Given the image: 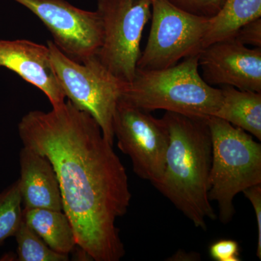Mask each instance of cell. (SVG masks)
I'll list each match as a JSON object with an SVG mask.
<instances>
[{"label": "cell", "mask_w": 261, "mask_h": 261, "mask_svg": "<svg viewBox=\"0 0 261 261\" xmlns=\"http://www.w3.org/2000/svg\"><path fill=\"white\" fill-rule=\"evenodd\" d=\"M18 130L24 147L53 165L77 246L92 260L123 258L126 250L116 224L132 200L128 176L93 117L65 101L48 112L29 111Z\"/></svg>", "instance_id": "6da1fadb"}, {"label": "cell", "mask_w": 261, "mask_h": 261, "mask_svg": "<svg viewBox=\"0 0 261 261\" xmlns=\"http://www.w3.org/2000/svg\"><path fill=\"white\" fill-rule=\"evenodd\" d=\"M170 141L164 171L154 187L195 227L207 230L216 214L209 199L212 140L207 118L166 112Z\"/></svg>", "instance_id": "7a4b0ae2"}, {"label": "cell", "mask_w": 261, "mask_h": 261, "mask_svg": "<svg viewBox=\"0 0 261 261\" xmlns=\"http://www.w3.org/2000/svg\"><path fill=\"white\" fill-rule=\"evenodd\" d=\"M199 55L164 69H137L121 99L147 112L164 110L206 119L221 106L222 92L206 83L199 72Z\"/></svg>", "instance_id": "3957f363"}, {"label": "cell", "mask_w": 261, "mask_h": 261, "mask_svg": "<svg viewBox=\"0 0 261 261\" xmlns=\"http://www.w3.org/2000/svg\"><path fill=\"white\" fill-rule=\"evenodd\" d=\"M212 140L208 197L219 205V219L227 224L240 192L261 185V145L245 130L216 116L207 118Z\"/></svg>", "instance_id": "277c9868"}, {"label": "cell", "mask_w": 261, "mask_h": 261, "mask_svg": "<svg viewBox=\"0 0 261 261\" xmlns=\"http://www.w3.org/2000/svg\"><path fill=\"white\" fill-rule=\"evenodd\" d=\"M51 64L68 100L91 115L113 145V118L126 82L113 75L97 56L80 63L67 56L48 41Z\"/></svg>", "instance_id": "5b68a950"}, {"label": "cell", "mask_w": 261, "mask_h": 261, "mask_svg": "<svg viewBox=\"0 0 261 261\" xmlns=\"http://www.w3.org/2000/svg\"><path fill=\"white\" fill-rule=\"evenodd\" d=\"M151 28L137 69L160 70L200 54L210 18L181 9L169 0H152Z\"/></svg>", "instance_id": "8992f818"}, {"label": "cell", "mask_w": 261, "mask_h": 261, "mask_svg": "<svg viewBox=\"0 0 261 261\" xmlns=\"http://www.w3.org/2000/svg\"><path fill=\"white\" fill-rule=\"evenodd\" d=\"M152 0H98L103 40L99 61L126 83L135 79L141 56L140 42L151 18Z\"/></svg>", "instance_id": "52a82bcc"}, {"label": "cell", "mask_w": 261, "mask_h": 261, "mask_svg": "<svg viewBox=\"0 0 261 261\" xmlns=\"http://www.w3.org/2000/svg\"><path fill=\"white\" fill-rule=\"evenodd\" d=\"M118 147L130 158L134 172L153 186L162 177L170 135L163 118L121 99L113 118Z\"/></svg>", "instance_id": "ba28073f"}, {"label": "cell", "mask_w": 261, "mask_h": 261, "mask_svg": "<svg viewBox=\"0 0 261 261\" xmlns=\"http://www.w3.org/2000/svg\"><path fill=\"white\" fill-rule=\"evenodd\" d=\"M47 27L53 42L80 63L97 56L103 40L102 20L96 11L76 8L65 0H14Z\"/></svg>", "instance_id": "9c48e42d"}, {"label": "cell", "mask_w": 261, "mask_h": 261, "mask_svg": "<svg viewBox=\"0 0 261 261\" xmlns=\"http://www.w3.org/2000/svg\"><path fill=\"white\" fill-rule=\"evenodd\" d=\"M198 63L209 85L261 93V47L248 48L231 38L202 49Z\"/></svg>", "instance_id": "30bf717a"}, {"label": "cell", "mask_w": 261, "mask_h": 261, "mask_svg": "<svg viewBox=\"0 0 261 261\" xmlns=\"http://www.w3.org/2000/svg\"><path fill=\"white\" fill-rule=\"evenodd\" d=\"M0 67L8 68L45 94L51 106L65 101V94L51 64L47 45L27 40H0Z\"/></svg>", "instance_id": "8fae6325"}, {"label": "cell", "mask_w": 261, "mask_h": 261, "mask_svg": "<svg viewBox=\"0 0 261 261\" xmlns=\"http://www.w3.org/2000/svg\"><path fill=\"white\" fill-rule=\"evenodd\" d=\"M19 163L18 180L23 209L63 211L59 182L50 161L23 146L19 154Z\"/></svg>", "instance_id": "7c38bea8"}, {"label": "cell", "mask_w": 261, "mask_h": 261, "mask_svg": "<svg viewBox=\"0 0 261 261\" xmlns=\"http://www.w3.org/2000/svg\"><path fill=\"white\" fill-rule=\"evenodd\" d=\"M222 101L214 116L261 140V93L222 87Z\"/></svg>", "instance_id": "4fadbf2b"}, {"label": "cell", "mask_w": 261, "mask_h": 261, "mask_svg": "<svg viewBox=\"0 0 261 261\" xmlns=\"http://www.w3.org/2000/svg\"><path fill=\"white\" fill-rule=\"evenodd\" d=\"M23 219L54 251L68 255L77 247L73 226L63 211L23 209Z\"/></svg>", "instance_id": "5bb4252c"}, {"label": "cell", "mask_w": 261, "mask_h": 261, "mask_svg": "<svg viewBox=\"0 0 261 261\" xmlns=\"http://www.w3.org/2000/svg\"><path fill=\"white\" fill-rule=\"evenodd\" d=\"M261 17V0H224L217 14L210 18L203 49L231 39L244 25Z\"/></svg>", "instance_id": "9a60e30c"}, {"label": "cell", "mask_w": 261, "mask_h": 261, "mask_svg": "<svg viewBox=\"0 0 261 261\" xmlns=\"http://www.w3.org/2000/svg\"><path fill=\"white\" fill-rule=\"evenodd\" d=\"M18 261H68V255L51 250L23 220L15 233Z\"/></svg>", "instance_id": "2e32d148"}, {"label": "cell", "mask_w": 261, "mask_h": 261, "mask_svg": "<svg viewBox=\"0 0 261 261\" xmlns=\"http://www.w3.org/2000/svg\"><path fill=\"white\" fill-rule=\"evenodd\" d=\"M21 195L18 180L0 192V247L14 237L23 220Z\"/></svg>", "instance_id": "e0dca14e"}, {"label": "cell", "mask_w": 261, "mask_h": 261, "mask_svg": "<svg viewBox=\"0 0 261 261\" xmlns=\"http://www.w3.org/2000/svg\"><path fill=\"white\" fill-rule=\"evenodd\" d=\"M181 9L192 14L212 18L221 9L224 0H169Z\"/></svg>", "instance_id": "ac0fdd59"}, {"label": "cell", "mask_w": 261, "mask_h": 261, "mask_svg": "<svg viewBox=\"0 0 261 261\" xmlns=\"http://www.w3.org/2000/svg\"><path fill=\"white\" fill-rule=\"evenodd\" d=\"M211 257L217 261H240V246L232 240H221L210 247Z\"/></svg>", "instance_id": "d6986e66"}, {"label": "cell", "mask_w": 261, "mask_h": 261, "mask_svg": "<svg viewBox=\"0 0 261 261\" xmlns=\"http://www.w3.org/2000/svg\"><path fill=\"white\" fill-rule=\"evenodd\" d=\"M233 38L244 45L261 47V18L255 19L244 25Z\"/></svg>", "instance_id": "ffe728a7"}, {"label": "cell", "mask_w": 261, "mask_h": 261, "mask_svg": "<svg viewBox=\"0 0 261 261\" xmlns=\"http://www.w3.org/2000/svg\"><path fill=\"white\" fill-rule=\"evenodd\" d=\"M243 193L250 201L255 211L257 226L256 255L261 259V185L250 187Z\"/></svg>", "instance_id": "44dd1931"}, {"label": "cell", "mask_w": 261, "mask_h": 261, "mask_svg": "<svg viewBox=\"0 0 261 261\" xmlns=\"http://www.w3.org/2000/svg\"><path fill=\"white\" fill-rule=\"evenodd\" d=\"M186 257L187 260H191L190 258H192L193 260H195V258L199 257L198 255H196L194 253H187V252H178L177 253L175 254L172 257H171V260H183V258Z\"/></svg>", "instance_id": "7402d4cb"}]
</instances>
